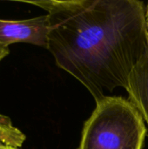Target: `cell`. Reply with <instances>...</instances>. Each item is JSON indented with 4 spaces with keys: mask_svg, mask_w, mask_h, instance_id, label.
<instances>
[{
    "mask_svg": "<svg viewBox=\"0 0 148 149\" xmlns=\"http://www.w3.org/2000/svg\"><path fill=\"white\" fill-rule=\"evenodd\" d=\"M47 12V50L57 65L79 81L95 102L127 78L148 49L143 2L27 1Z\"/></svg>",
    "mask_w": 148,
    "mask_h": 149,
    "instance_id": "cell-1",
    "label": "cell"
},
{
    "mask_svg": "<svg viewBox=\"0 0 148 149\" xmlns=\"http://www.w3.org/2000/svg\"><path fill=\"white\" fill-rule=\"evenodd\" d=\"M147 129L145 121L123 97L107 96L85 122L79 149H142Z\"/></svg>",
    "mask_w": 148,
    "mask_h": 149,
    "instance_id": "cell-2",
    "label": "cell"
},
{
    "mask_svg": "<svg viewBox=\"0 0 148 149\" xmlns=\"http://www.w3.org/2000/svg\"><path fill=\"white\" fill-rule=\"evenodd\" d=\"M145 21H146V25L148 31V3L147 7H145Z\"/></svg>",
    "mask_w": 148,
    "mask_h": 149,
    "instance_id": "cell-8",
    "label": "cell"
},
{
    "mask_svg": "<svg viewBox=\"0 0 148 149\" xmlns=\"http://www.w3.org/2000/svg\"><path fill=\"white\" fill-rule=\"evenodd\" d=\"M48 16L23 20L0 19V44L9 47L16 43H26L47 48Z\"/></svg>",
    "mask_w": 148,
    "mask_h": 149,
    "instance_id": "cell-3",
    "label": "cell"
},
{
    "mask_svg": "<svg viewBox=\"0 0 148 149\" xmlns=\"http://www.w3.org/2000/svg\"><path fill=\"white\" fill-rule=\"evenodd\" d=\"M9 52H10L9 47H6L0 44V62L9 54Z\"/></svg>",
    "mask_w": 148,
    "mask_h": 149,
    "instance_id": "cell-6",
    "label": "cell"
},
{
    "mask_svg": "<svg viewBox=\"0 0 148 149\" xmlns=\"http://www.w3.org/2000/svg\"><path fill=\"white\" fill-rule=\"evenodd\" d=\"M0 149H20L19 148H16V147H11V146H8V145H4L0 143Z\"/></svg>",
    "mask_w": 148,
    "mask_h": 149,
    "instance_id": "cell-7",
    "label": "cell"
},
{
    "mask_svg": "<svg viewBox=\"0 0 148 149\" xmlns=\"http://www.w3.org/2000/svg\"><path fill=\"white\" fill-rule=\"evenodd\" d=\"M126 90L129 102L145 121L148 132V49L132 69Z\"/></svg>",
    "mask_w": 148,
    "mask_h": 149,
    "instance_id": "cell-4",
    "label": "cell"
},
{
    "mask_svg": "<svg viewBox=\"0 0 148 149\" xmlns=\"http://www.w3.org/2000/svg\"><path fill=\"white\" fill-rule=\"evenodd\" d=\"M25 139V135L13 126L8 117L0 114V143L20 148Z\"/></svg>",
    "mask_w": 148,
    "mask_h": 149,
    "instance_id": "cell-5",
    "label": "cell"
}]
</instances>
